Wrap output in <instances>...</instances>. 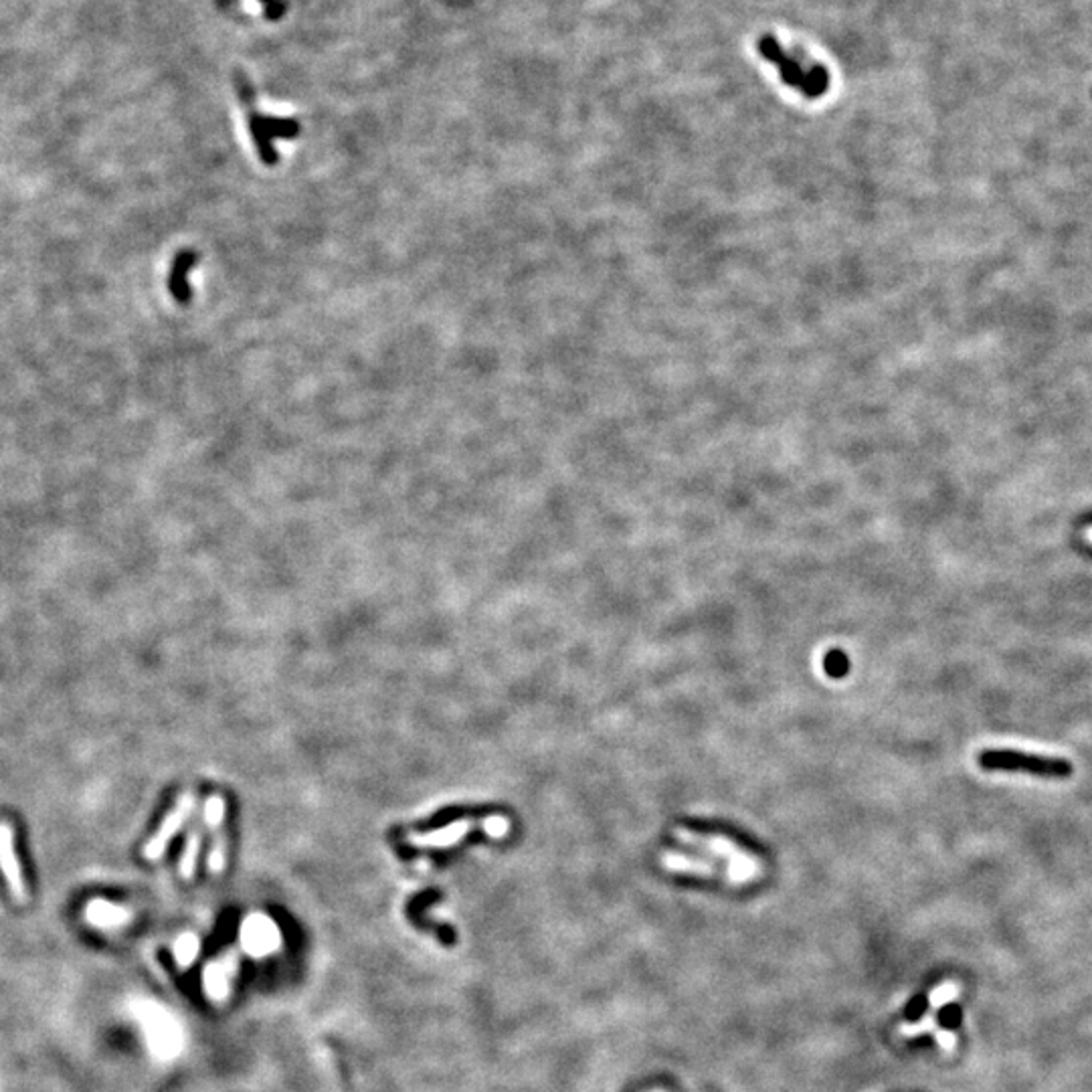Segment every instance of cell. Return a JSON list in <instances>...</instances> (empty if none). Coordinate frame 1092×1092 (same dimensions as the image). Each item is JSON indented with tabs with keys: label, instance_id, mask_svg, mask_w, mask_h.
I'll return each instance as SVG.
<instances>
[{
	"label": "cell",
	"instance_id": "14",
	"mask_svg": "<svg viewBox=\"0 0 1092 1092\" xmlns=\"http://www.w3.org/2000/svg\"><path fill=\"white\" fill-rule=\"evenodd\" d=\"M201 843H202L201 827L192 826L189 836H186L185 849H182V856H180V862H179L180 876L185 880H190L192 876H195L196 859H199V852H201Z\"/></svg>",
	"mask_w": 1092,
	"mask_h": 1092
},
{
	"label": "cell",
	"instance_id": "19",
	"mask_svg": "<svg viewBox=\"0 0 1092 1092\" xmlns=\"http://www.w3.org/2000/svg\"><path fill=\"white\" fill-rule=\"evenodd\" d=\"M508 826H510V823L506 822L504 817H498V816L488 817V819H485V822H484V829H485V832H488L490 836H492V838H504V836H506V832H508Z\"/></svg>",
	"mask_w": 1092,
	"mask_h": 1092
},
{
	"label": "cell",
	"instance_id": "12",
	"mask_svg": "<svg viewBox=\"0 0 1092 1092\" xmlns=\"http://www.w3.org/2000/svg\"><path fill=\"white\" fill-rule=\"evenodd\" d=\"M469 829H472V822L468 819H458V822L447 823L445 827L439 829H431V832L425 833H411L409 836V843L419 848H447V846H455L458 842L468 836Z\"/></svg>",
	"mask_w": 1092,
	"mask_h": 1092
},
{
	"label": "cell",
	"instance_id": "3",
	"mask_svg": "<svg viewBox=\"0 0 1092 1092\" xmlns=\"http://www.w3.org/2000/svg\"><path fill=\"white\" fill-rule=\"evenodd\" d=\"M979 765L989 771H1024L1040 777H1068L1072 765L1064 758L1025 755V752L1009 751V748H989L981 751Z\"/></svg>",
	"mask_w": 1092,
	"mask_h": 1092
},
{
	"label": "cell",
	"instance_id": "2",
	"mask_svg": "<svg viewBox=\"0 0 1092 1092\" xmlns=\"http://www.w3.org/2000/svg\"><path fill=\"white\" fill-rule=\"evenodd\" d=\"M757 49L763 55V59L775 65L783 83L799 91L803 98L819 99L829 91V73L822 65L811 63V61H803L795 57V55L787 53L773 37L758 39Z\"/></svg>",
	"mask_w": 1092,
	"mask_h": 1092
},
{
	"label": "cell",
	"instance_id": "17",
	"mask_svg": "<svg viewBox=\"0 0 1092 1092\" xmlns=\"http://www.w3.org/2000/svg\"><path fill=\"white\" fill-rule=\"evenodd\" d=\"M961 998V985L955 983V981H945V983L937 985V988L930 989L929 993V1005L930 1011H937L945 1005L953 1004Z\"/></svg>",
	"mask_w": 1092,
	"mask_h": 1092
},
{
	"label": "cell",
	"instance_id": "1",
	"mask_svg": "<svg viewBox=\"0 0 1092 1092\" xmlns=\"http://www.w3.org/2000/svg\"><path fill=\"white\" fill-rule=\"evenodd\" d=\"M674 838L680 843H684V846L696 848L700 852L710 854V856L726 862L725 868L728 874V884L741 886V884H748L752 880L761 878L763 872H765L761 859L752 856L751 852H747L745 848L738 846L736 842H732L731 838L720 836V833H704L688 827H676Z\"/></svg>",
	"mask_w": 1092,
	"mask_h": 1092
},
{
	"label": "cell",
	"instance_id": "7",
	"mask_svg": "<svg viewBox=\"0 0 1092 1092\" xmlns=\"http://www.w3.org/2000/svg\"><path fill=\"white\" fill-rule=\"evenodd\" d=\"M660 864L661 868L667 870V872L688 874V876H698V878H722L728 882L726 870L716 866L715 862L686 856V854L674 852V849H666V852H661Z\"/></svg>",
	"mask_w": 1092,
	"mask_h": 1092
},
{
	"label": "cell",
	"instance_id": "20",
	"mask_svg": "<svg viewBox=\"0 0 1092 1092\" xmlns=\"http://www.w3.org/2000/svg\"><path fill=\"white\" fill-rule=\"evenodd\" d=\"M1086 538H1089V543L1092 544V526H1090L1089 530H1086Z\"/></svg>",
	"mask_w": 1092,
	"mask_h": 1092
},
{
	"label": "cell",
	"instance_id": "18",
	"mask_svg": "<svg viewBox=\"0 0 1092 1092\" xmlns=\"http://www.w3.org/2000/svg\"><path fill=\"white\" fill-rule=\"evenodd\" d=\"M222 817H225V799L217 793L206 797L205 809H202V822L211 833L222 827Z\"/></svg>",
	"mask_w": 1092,
	"mask_h": 1092
},
{
	"label": "cell",
	"instance_id": "8",
	"mask_svg": "<svg viewBox=\"0 0 1092 1092\" xmlns=\"http://www.w3.org/2000/svg\"><path fill=\"white\" fill-rule=\"evenodd\" d=\"M201 260L199 251L195 249H182L174 255L172 260L170 271H169V290L174 297L176 303L180 306H189L192 300V287L189 283V273L192 271V267L196 265Z\"/></svg>",
	"mask_w": 1092,
	"mask_h": 1092
},
{
	"label": "cell",
	"instance_id": "15",
	"mask_svg": "<svg viewBox=\"0 0 1092 1092\" xmlns=\"http://www.w3.org/2000/svg\"><path fill=\"white\" fill-rule=\"evenodd\" d=\"M211 836H212V842H211L209 856H206V866H209L211 874L219 876L227 866V839L222 827L217 829V832H212Z\"/></svg>",
	"mask_w": 1092,
	"mask_h": 1092
},
{
	"label": "cell",
	"instance_id": "6",
	"mask_svg": "<svg viewBox=\"0 0 1092 1092\" xmlns=\"http://www.w3.org/2000/svg\"><path fill=\"white\" fill-rule=\"evenodd\" d=\"M239 971V959L235 953L222 955L212 961L205 969V991L212 1001H225L229 998L231 983Z\"/></svg>",
	"mask_w": 1092,
	"mask_h": 1092
},
{
	"label": "cell",
	"instance_id": "11",
	"mask_svg": "<svg viewBox=\"0 0 1092 1092\" xmlns=\"http://www.w3.org/2000/svg\"><path fill=\"white\" fill-rule=\"evenodd\" d=\"M156 1014H144L146 1024H148V1040L152 1050L160 1056H170L179 1050L180 1044V1036L176 1025L172 1021L166 1020L164 1014H158V1009H154Z\"/></svg>",
	"mask_w": 1092,
	"mask_h": 1092
},
{
	"label": "cell",
	"instance_id": "13",
	"mask_svg": "<svg viewBox=\"0 0 1092 1092\" xmlns=\"http://www.w3.org/2000/svg\"><path fill=\"white\" fill-rule=\"evenodd\" d=\"M85 917L94 927L99 929H118L124 927L126 923L131 918L130 910H126L120 904L108 902V900L95 898L85 907Z\"/></svg>",
	"mask_w": 1092,
	"mask_h": 1092
},
{
	"label": "cell",
	"instance_id": "10",
	"mask_svg": "<svg viewBox=\"0 0 1092 1092\" xmlns=\"http://www.w3.org/2000/svg\"><path fill=\"white\" fill-rule=\"evenodd\" d=\"M243 939V947L253 957H265L280 947V933H277V927H273L270 920L263 918V924L260 927V920L251 918L249 923L245 924L241 933Z\"/></svg>",
	"mask_w": 1092,
	"mask_h": 1092
},
{
	"label": "cell",
	"instance_id": "4",
	"mask_svg": "<svg viewBox=\"0 0 1092 1092\" xmlns=\"http://www.w3.org/2000/svg\"><path fill=\"white\" fill-rule=\"evenodd\" d=\"M195 807H196V793L182 791L170 811L166 813L164 819H162V823L158 826V829H156L154 836L144 843L142 856L150 859V862H156V859L164 856L166 848H169L172 838L185 827V823L189 822V817L192 816V811H195Z\"/></svg>",
	"mask_w": 1092,
	"mask_h": 1092
},
{
	"label": "cell",
	"instance_id": "5",
	"mask_svg": "<svg viewBox=\"0 0 1092 1092\" xmlns=\"http://www.w3.org/2000/svg\"><path fill=\"white\" fill-rule=\"evenodd\" d=\"M0 872L4 874L13 897L24 900L27 888H24L23 870H20L17 849H14V832L7 822H0Z\"/></svg>",
	"mask_w": 1092,
	"mask_h": 1092
},
{
	"label": "cell",
	"instance_id": "21",
	"mask_svg": "<svg viewBox=\"0 0 1092 1092\" xmlns=\"http://www.w3.org/2000/svg\"><path fill=\"white\" fill-rule=\"evenodd\" d=\"M651 1092H664V1090H651Z\"/></svg>",
	"mask_w": 1092,
	"mask_h": 1092
},
{
	"label": "cell",
	"instance_id": "16",
	"mask_svg": "<svg viewBox=\"0 0 1092 1092\" xmlns=\"http://www.w3.org/2000/svg\"><path fill=\"white\" fill-rule=\"evenodd\" d=\"M199 950H201L199 937H195V934H190V933L182 934V937L174 943L176 965H179L180 969H186L192 963V961L196 959Z\"/></svg>",
	"mask_w": 1092,
	"mask_h": 1092
},
{
	"label": "cell",
	"instance_id": "9",
	"mask_svg": "<svg viewBox=\"0 0 1092 1092\" xmlns=\"http://www.w3.org/2000/svg\"><path fill=\"white\" fill-rule=\"evenodd\" d=\"M898 1036L900 1038H918V1036L924 1034H933L934 1041L939 1044V1048L947 1054H953L957 1050V1034L955 1031L943 1030V1025L939 1024L937 1018H934V1011H929L927 1015H923L918 1021H904V1024L898 1025Z\"/></svg>",
	"mask_w": 1092,
	"mask_h": 1092
}]
</instances>
